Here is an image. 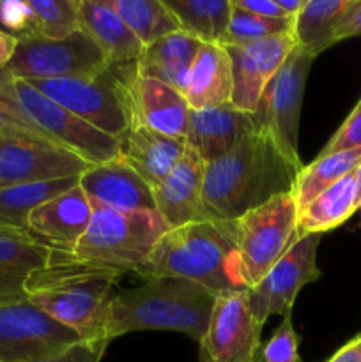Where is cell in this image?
Wrapping results in <instances>:
<instances>
[{
	"label": "cell",
	"instance_id": "35",
	"mask_svg": "<svg viewBox=\"0 0 361 362\" xmlns=\"http://www.w3.org/2000/svg\"><path fill=\"white\" fill-rule=\"evenodd\" d=\"M0 25L14 39L38 37V23L28 0H0Z\"/></svg>",
	"mask_w": 361,
	"mask_h": 362
},
{
	"label": "cell",
	"instance_id": "31",
	"mask_svg": "<svg viewBox=\"0 0 361 362\" xmlns=\"http://www.w3.org/2000/svg\"><path fill=\"white\" fill-rule=\"evenodd\" d=\"M110 4L144 48L180 30L179 20L165 0H110Z\"/></svg>",
	"mask_w": 361,
	"mask_h": 362
},
{
	"label": "cell",
	"instance_id": "37",
	"mask_svg": "<svg viewBox=\"0 0 361 362\" xmlns=\"http://www.w3.org/2000/svg\"><path fill=\"white\" fill-rule=\"evenodd\" d=\"M108 341H94V343H80L69 352L64 356L55 357L50 361L41 362H101L103 356H105L106 349H108Z\"/></svg>",
	"mask_w": 361,
	"mask_h": 362
},
{
	"label": "cell",
	"instance_id": "44",
	"mask_svg": "<svg viewBox=\"0 0 361 362\" xmlns=\"http://www.w3.org/2000/svg\"><path fill=\"white\" fill-rule=\"evenodd\" d=\"M356 191H357L356 204H357V211H360L361 209V161L360 165L356 166Z\"/></svg>",
	"mask_w": 361,
	"mask_h": 362
},
{
	"label": "cell",
	"instance_id": "25",
	"mask_svg": "<svg viewBox=\"0 0 361 362\" xmlns=\"http://www.w3.org/2000/svg\"><path fill=\"white\" fill-rule=\"evenodd\" d=\"M356 170L322 191L306 207L297 212V235L324 233L342 226L354 212L356 204Z\"/></svg>",
	"mask_w": 361,
	"mask_h": 362
},
{
	"label": "cell",
	"instance_id": "41",
	"mask_svg": "<svg viewBox=\"0 0 361 362\" xmlns=\"http://www.w3.org/2000/svg\"><path fill=\"white\" fill-rule=\"evenodd\" d=\"M0 136H9V138H35L34 134L28 133L21 124H18L16 120L11 119L2 108H0ZM39 140V138H35ZM45 141V140H42Z\"/></svg>",
	"mask_w": 361,
	"mask_h": 362
},
{
	"label": "cell",
	"instance_id": "36",
	"mask_svg": "<svg viewBox=\"0 0 361 362\" xmlns=\"http://www.w3.org/2000/svg\"><path fill=\"white\" fill-rule=\"evenodd\" d=\"M354 148H361V99L349 113V117L343 120L342 126L336 129V133L329 138L319 156L354 151Z\"/></svg>",
	"mask_w": 361,
	"mask_h": 362
},
{
	"label": "cell",
	"instance_id": "20",
	"mask_svg": "<svg viewBox=\"0 0 361 362\" xmlns=\"http://www.w3.org/2000/svg\"><path fill=\"white\" fill-rule=\"evenodd\" d=\"M204 175L205 163L186 145V152L176 168L156 189H152L156 212L165 219L168 228H177L200 219Z\"/></svg>",
	"mask_w": 361,
	"mask_h": 362
},
{
	"label": "cell",
	"instance_id": "30",
	"mask_svg": "<svg viewBox=\"0 0 361 362\" xmlns=\"http://www.w3.org/2000/svg\"><path fill=\"white\" fill-rule=\"evenodd\" d=\"M180 23V30L202 42H219L232 14L230 0H165Z\"/></svg>",
	"mask_w": 361,
	"mask_h": 362
},
{
	"label": "cell",
	"instance_id": "40",
	"mask_svg": "<svg viewBox=\"0 0 361 362\" xmlns=\"http://www.w3.org/2000/svg\"><path fill=\"white\" fill-rule=\"evenodd\" d=\"M326 362H361V332L340 346Z\"/></svg>",
	"mask_w": 361,
	"mask_h": 362
},
{
	"label": "cell",
	"instance_id": "26",
	"mask_svg": "<svg viewBox=\"0 0 361 362\" xmlns=\"http://www.w3.org/2000/svg\"><path fill=\"white\" fill-rule=\"evenodd\" d=\"M80 184V175L48 182L18 184L0 187V230L28 235V216L45 202L73 189Z\"/></svg>",
	"mask_w": 361,
	"mask_h": 362
},
{
	"label": "cell",
	"instance_id": "42",
	"mask_svg": "<svg viewBox=\"0 0 361 362\" xmlns=\"http://www.w3.org/2000/svg\"><path fill=\"white\" fill-rule=\"evenodd\" d=\"M18 39H14L13 35H9L7 32L0 30V69L9 64V60L13 59L14 49H16Z\"/></svg>",
	"mask_w": 361,
	"mask_h": 362
},
{
	"label": "cell",
	"instance_id": "7",
	"mask_svg": "<svg viewBox=\"0 0 361 362\" xmlns=\"http://www.w3.org/2000/svg\"><path fill=\"white\" fill-rule=\"evenodd\" d=\"M297 212L292 194L283 193L232 221H223L236 246L248 290L299 239Z\"/></svg>",
	"mask_w": 361,
	"mask_h": 362
},
{
	"label": "cell",
	"instance_id": "11",
	"mask_svg": "<svg viewBox=\"0 0 361 362\" xmlns=\"http://www.w3.org/2000/svg\"><path fill=\"white\" fill-rule=\"evenodd\" d=\"M314 60L310 53L296 45L283 66L265 85L253 113L257 129L268 131L283 154L296 165H303L297 151L299 117L306 78Z\"/></svg>",
	"mask_w": 361,
	"mask_h": 362
},
{
	"label": "cell",
	"instance_id": "2",
	"mask_svg": "<svg viewBox=\"0 0 361 362\" xmlns=\"http://www.w3.org/2000/svg\"><path fill=\"white\" fill-rule=\"evenodd\" d=\"M120 276L74 253L52 250L45 264L27 278L23 293L48 317L73 329L84 343L106 341V311Z\"/></svg>",
	"mask_w": 361,
	"mask_h": 362
},
{
	"label": "cell",
	"instance_id": "39",
	"mask_svg": "<svg viewBox=\"0 0 361 362\" xmlns=\"http://www.w3.org/2000/svg\"><path fill=\"white\" fill-rule=\"evenodd\" d=\"M232 6L243 9L250 14L264 18H275V20H289L280 9L276 0H232ZM292 21V20H290Z\"/></svg>",
	"mask_w": 361,
	"mask_h": 362
},
{
	"label": "cell",
	"instance_id": "43",
	"mask_svg": "<svg viewBox=\"0 0 361 362\" xmlns=\"http://www.w3.org/2000/svg\"><path fill=\"white\" fill-rule=\"evenodd\" d=\"M304 2H306V0H276V4H278L280 9L283 11V14L292 21L294 18L301 13Z\"/></svg>",
	"mask_w": 361,
	"mask_h": 362
},
{
	"label": "cell",
	"instance_id": "34",
	"mask_svg": "<svg viewBox=\"0 0 361 362\" xmlns=\"http://www.w3.org/2000/svg\"><path fill=\"white\" fill-rule=\"evenodd\" d=\"M301 338L292 324V313L282 318L265 345H262L260 362H299Z\"/></svg>",
	"mask_w": 361,
	"mask_h": 362
},
{
	"label": "cell",
	"instance_id": "6",
	"mask_svg": "<svg viewBox=\"0 0 361 362\" xmlns=\"http://www.w3.org/2000/svg\"><path fill=\"white\" fill-rule=\"evenodd\" d=\"M168 230L156 211H117L92 204L87 232L73 251L78 258L126 274L134 272Z\"/></svg>",
	"mask_w": 361,
	"mask_h": 362
},
{
	"label": "cell",
	"instance_id": "8",
	"mask_svg": "<svg viewBox=\"0 0 361 362\" xmlns=\"http://www.w3.org/2000/svg\"><path fill=\"white\" fill-rule=\"evenodd\" d=\"M88 126L120 140L133 126L122 66L91 78L25 80Z\"/></svg>",
	"mask_w": 361,
	"mask_h": 362
},
{
	"label": "cell",
	"instance_id": "22",
	"mask_svg": "<svg viewBox=\"0 0 361 362\" xmlns=\"http://www.w3.org/2000/svg\"><path fill=\"white\" fill-rule=\"evenodd\" d=\"M80 30L106 55L112 67L134 64L142 55V42L115 13L110 0H78Z\"/></svg>",
	"mask_w": 361,
	"mask_h": 362
},
{
	"label": "cell",
	"instance_id": "5",
	"mask_svg": "<svg viewBox=\"0 0 361 362\" xmlns=\"http://www.w3.org/2000/svg\"><path fill=\"white\" fill-rule=\"evenodd\" d=\"M0 108L35 138L60 145L91 165L119 158V140L88 126L6 67L0 69Z\"/></svg>",
	"mask_w": 361,
	"mask_h": 362
},
{
	"label": "cell",
	"instance_id": "1",
	"mask_svg": "<svg viewBox=\"0 0 361 362\" xmlns=\"http://www.w3.org/2000/svg\"><path fill=\"white\" fill-rule=\"evenodd\" d=\"M301 168L268 131H251L229 154L205 165L200 219L232 221L278 194L290 193Z\"/></svg>",
	"mask_w": 361,
	"mask_h": 362
},
{
	"label": "cell",
	"instance_id": "15",
	"mask_svg": "<svg viewBox=\"0 0 361 362\" xmlns=\"http://www.w3.org/2000/svg\"><path fill=\"white\" fill-rule=\"evenodd\" d=\"M225 46V45H223ZM296 48L290 34L273 35L248 45L225 46L232 64V98L230 105L253 115L265 85Z\"/></svg>",
	"mask_w": 361,
	"mask_h": 362
},
{
	"label": "cell",
	"instance_id": "46",
	"mask_svg": "<svg viewBox=\"0 0 361 362\" xmlns=\"http://www.w3.org/2000/svg\"><path fill=\"white\" fill-rule=\"evenodd\" d=\"M360 216H361V209H360Z\"/></svg>",
	"mask_w": 361,
	"mask_h": 362
},
{
	"label": "cell",
	"instance_id": "16",
	"mask_svg": "<svg viewBox=\"0 0 361 362\" xmlns=\"http://www.w3.org/2000/svg\"><path fill=\"white\" fill-rule=\"evenodd\" d=\"M133 124L173 138H186L190 106L183 92L152 78L140 76L134 64L122 66Z\"/></svg>",
	"mask_w": 361,
	"mask_h": 362
},
{
	"label": "cell",
	"instance_id": "4",
	"mask_svg": "<svg viewBox=\"0 0 361 362\" xmlns=\"http://www.w3.org/2000/svg\"><path fill=\"white\" fill-rule=\"evenodd\" d=\"M216 297L211 290L186 279H149L142 286L112 297L106 311L105 339L112 341L140 331H176L200 343Z\"/></svg>",
	"mask_w": 361,
	"mask_h": 362
},
{
	"label": "cell",
	"instance_id": "27",
	"mask_svg": "<svg viewBox=\"0 0 361 362\" xmlns=\"http://www.w3.org/2000/svg\"><path fill=\"white\" fill-rule=\"evenodd\" d=\"M50 251L34 237L0 230V297L23 292L27 278L45 264Z\"/></svg>",
	"mask_w": 361,
	"mask_h": 362
},
{
	"label": "cell",
	"instance_id": "28",
	"mask_svg": "<svg viewBox=\"0 0 361 362\" xmlns=\"http://www.w3.org/2000/svg\"><path fill=\"white\" fill-rule=\"evenodd\" d=\"M347 6L349 0H306L292 23L296 45L314 59L336 45V28Z\"/></svg>",
	"mask_w": 361,
	"mask_h": 362
},
{
	"label": "cell",
	"instance_id": "21",
	"mask_svg": "<svg viewBox=\"0 0 361 362\" xmlns=\"http://www.w3.org/2000/svg\"><path fill=\"white\" fill-rule=\"evenodd\" d=\"M186 152V138H173L133 124L119 140V159L138 173L152 189L176 168Z\"/></svg>",
	"mask_w": 361,
	"mask_h": 362
},
{
	"label": "cell",
	"instance_id": "18",
	"mask_svg": "<svg viewBox=\"0 0 361 362\" xmlns=\"http://www.w3.org/2000/svg\"><path fill=\"white\" fill-rule=\"evenodd\" d=\"M78 186L91 204L127 212L156 211L152 187L119 158L91 165Z\"/></svg>",
	"mask_w": 361,
	"mask_h": 362
},
{
	"label": "cell",
	"instance_id": "32",
	"mask_svg": "<svg viewBox=\"0 0 361 362\" xmlns=\"http://www.w3.org/2000/svg\"><path fill=\"white\" fill-rule=\"evenodd\" d=\"M41 37L64 39L80 30L78 0H28Z\"/></svg>",
	"mask_w": 361,
	"mask_h": 362
},
{
	"label": "cell",
	"instance_id": "33",
	"mask_svg": "<svg viewBox=\"0 0 361 362\" xmlns=\"http://www.w3.org/2000/svg\"><path fill=\"white\" fill-rule=\"evenodd\" d=\"M232 2V0H230ZM292 23L290 20H275V18L257 16L250 14L243 9H237L232 6V14H230V23L227 28V34L223 37L222 45L237 46L248 45V42L260 41V39L273 37L280 34H290L292 32Z\"/></svg>",
	"mask_w": 361,
	"mask_h": 362
},
{
	"label": "cell",
	"instance_id": "23",
	"mask_svg": "<svg viewBox=\"0 0 361 362\" xmlns=\"http://www.w3.org/2000/svg\"><path fill=\"white\" fill-rule=\"evenodd\" d=\"M183 95L190 110L230 103L232 64L225 46L219 42H202L188 73Z\"/></svg>",
	"mask_w": 361,
	"mask_h": 362
},
{
	"label": "cell",
	"instance_id": "9",
	"mask_svg": "<svg viewBox=\"0 0 361 362\" xmlns=\"http://www.w3.org/2000/svg\"><path fill=\"white\" fill-rule=\"evenodd\" d=\"M81 338L39 310L23 292L0 297V362H41L64 356Z\"/></svg>",
	"mask_w": 361,
	"mask_h": 362
},
{
	"label": "cell",
	"instance_id": "14",
	"mask_svg": "<svg viewBox=\"0 0 361 362\" xmlns=\"http://www.w3.org/2000/svg\"><path fill=\"white\" fill-rule=\"evenodd\" d=\"M88 168L91 163L60 145L0 136V187L67 179Z\"/></svg>",
	"mask_w": 361,
	"mask_h": 362
},
{
	"label": "cell",
	"instance_id": "24",
	"mask_svg": "<svg viewBox=\"0 0 361 362\" xmlns=\"http://www.w3.org/2000/svg\"><path fill=\"white\" fill-rule=\"evenodd\" d=\"M200 45L202 41L197 37L177 30L158 39L151 46H145L134 62V69L140 76L152 78L183 92Z\"/></svg>",
	"mask_w": 361,
	"mask_h": 362
},
{
	"label": "cell",
	"instance_id": "12",
	"mask_svg": "<svg viewBox=\"0 0 361 362\" xmlns=\"http://www.w3.org/2000/svg\"><path fill=\"white\" fill-rule=\"evenodd\" d=\"M321 237V233L299 237L269 269L268 274L248 290V304L258 325L264 327L273 315H280L283 318L292 313L297 293L308 283L321 278V269L317 267Z\"/></svg>",
	"mask_w": 361,
	"mask_h": 362
},
{
	"label": "cell",
	"instance_id": "13",
	"mask_svg": "<svg viewBox=\"0 0 361 362\" xmlns=\"http://www.w3.org/2000/svg\"><path fill=\"white\" fill-rule=\"evenodd\" d=\"M262 325L248 304V290L216 297L209 327L198 343L200 362H260Z\"/></svg>",
	"mask_w": 361,
	"mask_h": 362
},
{
	"label": "cell",
	"instance_id": "17",
	"mask_svg": "<svg viewBox=\"0 0 361 362\" xmlns=\"http://www.w3.org/2000/svg\"><path fill=\"white\" fill-rule=\"evenodd\" d=\"M92 204L80 186L39 205L28 216V235L50 250L73 253L87 232Z\"/></svg>",
	"mask_w": 361,
	"mask_h": 362
},
{
	"label": "cell",
	"instance_id": "45",
	"mask_svg": "<svg viewBox=\"0 0 361 362\" xmlns=\"http://www.w3.org/2000/svg\"><path fill=\"white\" fill-rule=\"evenodd\" d=\"M0 30H2V25H0Z\"/></svg>",
	"mask_w": 361,
	"mask_h": 362
},
{
	"label": "cell",
	"instance_id": "38",
	"mask_svg": "<svg viewBox=\"0 0 361 362\" xmlns=\"http://www.w3.org/2000/svg\"><path fill=\"white\" fill-rule=\"evenodd\" d=\"M356 35H361V0H349V6L336 28V42Z\"/></svg>",
	"mask_w": 361,
	"mask_h": 362
},
{
	"label": "cell",
	"instance_id": "3",
	"mask_svg": "<svg viewBox=\"0 0 361 362\" xmlns=\"http://www.w3.org/2000/svg\"><path fill=\"white\" fill-rule=\"evenodd\" d=\"M134 274L145 281L186 279L211 290L214 296L248 290L225 223L211 219H198L166 230Z\"/></svg>",
	"mask_w": 361,
	"mask_h": 362
},
{
	"label": "cell",
	"instance_id": "19",
	"mask_svg": "<svg viewBox=\"0 0 361 362\" xmlns=\"http://www.w3.org/2000/svg\"><path fill=\"white\" fill-rule=\"evenodd\" d=\"M257 129L251 113L241 112L230 103L191 110L188 120L186 145L193 148L205 165L229 154L244 136Z\"/></svg>",
	"mask_w": 361,
	"mask_h": 362
},
{
	"label": "cell",
	"instance_id": "29",
	"mask_svg": "<svg viewBox=\"0 0 361 362\" xmlns=\"http://www.w3.org/2000/svg\"><path fill=\"white\" fill-rule=\"evenodd\" d=\"M360 161L361 148H354V151L319 156L310 165H303V168L297 173L292 191H290L297 205V211L306 207L315 197H319L322 191L343 179L347 173L354 172Z\"/></svg>",
	"mask_w": 361,
	"mask_h": 362
},
{
	"label": "cell",
	"instance_id": "10",
	"mask_svg": "<svg viewBox=\"0 0 361 362\" xmlns=\"http://www.w3.org/2000/svg\"><path fill=\"white\" fill-rule=\"evenodd\" d=\"M108 67L103 49L84 30H76L64 39H21L6 69L21 80H60L98 76Z\"/></svg>",
	"mask_w": 361,
	"mask_h": 362
}]
</instances>
